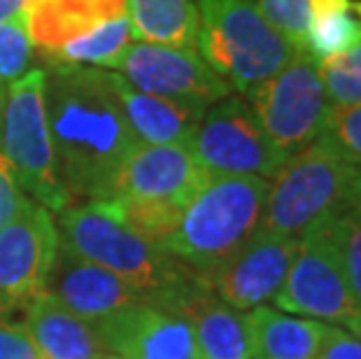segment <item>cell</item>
<instances>
[{
	"mask_svg": "<svg viewBox=\"0 0 361 359\" xmlns=\"http://www.w3.org/2000/svg\"><path fill=\"white\" fill-rule=\"evenodd\" d=\"M44 75V110L61 185L71 201L112 198L121 166L140 140L105 71L49 63Z\"/></svg>",
	"mask_w": 361,
	"mask_h": 359,
	"instance_id": "6da1fadb",
	"label": "cell"
},
{
	"mask_svg": "<svg viewBox=\"0 0 361 359\" xmlns=\"http://www.w3.org/2000/svg\"><path fill=\"white\" fill-rule=\"evenodd\" d=\"M59 236L84 259L103 266L135 292L147 294L159 305L184 287L203 282L201 271L191 269L164 245L128 229L107 201L66 205L59 212Z\"/></svg>",
	"mask_w": 361,
	"mask_h": 359,
	"instance_id": "7a4b0ae2",
	"label": "cell"
},
{
	"mask_svg": "<svg viewBox=\"0 0 361 359\" xmlns=\"http://www.w3.org/2000/svg\"><path fill=\"white\" fill-rule=\"evenodd\" d=\"M268 189L259 175L210 173L164 248L191 269L212 271L259 229Z\"/></svg>",
	"mask_w": 361,
	"mask_h": 359,
	"instance_id": "3957f363",
	"label": "cell"
},
{
	"mask_svg": "<svg viewBox=\"0 0 361 359\" xmlns=\"http://www.w3.org/2000/svg\"><path fill=\"white\" fill-rule=\"evenodd\" d=\"M357 166L319 138L291 154L275 173L259 229L301 238L352 208Z\"/></svg>",
	"mask_w": 361,
	"mask_h": 359,
	"instance_id": "277c9868",
	"label": "cell"
},
{
	"mask_svg": "<svg viewBox=\"0 0 361 359\" xmlns=\"http://www.w3.org/2000/svg\"><path fill=\"white\" fill-rule=\"evenodd\" d=\"M196 49L238 94L247 96L296 54L250 0H194Z\"/></svg>",
	"mask_w": 361,
	"mask_h": 359,
	"instance_id": "5b68a950",
	"label": "cell"
},
{
	"mask_svg": "<svg viewBox=\"0 0 361 359\" xmlns=\"http://www.w3.org/2000/svg\"><path fill=\"white\" fill-rule=\"evenodd\" d=\"M44 68H30L7 84L0 154L10 164L24 194L44 208L61 212L71 196L59 180L54 145L44 110Z\"/></svg>",
	"mask_w": 361,
	"mask_h": 359,
	"instance_id": "8992f818",
	"label": "cell"
},
{
	"mask_svg": "<svg viewBox=\"0 0 361 359\" xmlns=\"http://www.w3.org/2000/svg\"><path fill=\"white\" fill-rule=\"evenodd\" d=\"M245 98L266 135L287 157L319 138L331 110L319 61L308 51H296L282 71L257 84Z\"/></svg>",
	"mask_w": 361,
	"mask_h": 359,
	"instance_id": "52a82bcc",
	"label": "cell"
},
{
	"mask_svg": "<svg viewBox=\"0 0 361 359\" xmlns=\"http://www.w3.org/2000/svg\"><path fill=\"white\" fill-rule=\"evenodd\" d=\"M334 221L301 236V245L273 301L282 312L326 320L352 334L361 322V308L345 280L331 231Z\"/></svg>",
	"mask_w": 361,
	"mask_h": 359,
	"instance_id": "ba28073f",
	"label": "cell"
},
{
	"mask_svg": "<svg viewBox=\"0 0 361 359\" xmlns=\"http://www.w3.org/2000/svg\"><path fill=\"white\" fill-rule=\"evenodd\" d=\"M189 150L207 173L266 180H273L289 159L275 147L252 105L240 96H226L205 110Z\"/></svg>",
	"mask_w": 361,
	"mask_h": 359,
	"instance_id": "9c48e42d",
	"label": "cell"
},
{
	"mask_svg": "<svg viewBox=\"0 0 361 359\" xmlns=\"http://www.w3.org/2000/svg\"><path fill=\"white\" fill-rule=\"evenodd\" d=\"M119 71L128 84L145 94L207 110L231 96V87L219 78L196 49L157 42H133L121 56Z\"/></svg>",
	"mask_w": 361,
	"mask_h": 359,
	"instance_id": "30bf717a",
	"label": "cell"
},
{
	"mask_svg": "<svg viewBox=\"0 0 361 359\" xmlns=\"http://www.w3.org/2000/svg\"><path fill=\"white\" fill-rule=\"evenodd\" d=\"M301 238L257 229L233 255L203 273V285L235 310L264 305L280 292Z\"/></svg>",
	"mask_w": 361,
	"mask_h": 359,
	"instance_id": "8fae6325",
	"label": "cell"
},
{
	"mask_svg": "<svg viewBox=\"0 0 361 359\" xmlns=\"http://www.w3.org/2000/svg\"><path fill=\"white\" fill-rule=\"evenodd\" d=\"M59 248V226L51 210L30 201L0 229V296L35 299L44 294Z\"/></svg>",
	"mask_w": 361,
	"mask_h": 359,
	"instance_id": "7c38bea8",
	"label": "cell"
},
{
	"mask_svg": "<svg viewBox=\"0 0 361 359\" xmlns=\"http://www.w3.org/2000/svg\"><path fill=\"white\" fill-rule=\"evenodd\" d=\"M44 294L54 296L61 305L91 324H98L101 320L133 305L154 303L152 296L135 292L114 273L68 248L61 236L56 257L44 282Z\"/></svg>",
	"mask_w": 361,
	"mask_h": 359,
	"instance_id": "4fadbf2b",
	"label": "cell"
},
{
	"mask_svg": "<svg viewBox=\"0 0 361 359\" xmlns=\"http://www.w3.org/2000/svg\"><path fill=\"white\" fill-rule=\"evenodd\" d=\"M207 175L187 145L140 142L121 166L112 198L126 196L187 208Z\"/></svg>",
	"mask_w": 361,
	"mask_h": 359,
	"instance_id": "5bb4252c",
	"label": "cell"
},
{
	"mask_svg": "<svg viewBox=\"0 0 361 359\" xmlns=\"http://www.w3.org/2000/svg\"><path fill=\"white\" fill-rule=\"evenodd\" d=\"M107 353L121 359H201L189 322L171 308L140 303L96 324Z\"/></svg>",
	"mask_w": 361,
	"mask_h": 359,
	"instance_id": "9a60e30c",
	"label": "cell"
},
{
	"mask_svg": "<svg viewBox=\"0 0 361 359\" xmlns=\"http://www.w3.org/2000/svg\"><path fill=\"white\" fill-rule=\"evenodd\" d=\"M164 308L175 310L194 331L201 359H255V336L245 310H235L219 301L203 282L184 287L168 296Z\"/></svg>",
	"mask_w": 361,
	"mask_h": 359,
	"instance_id": "2e32d148",
	"label": "cell"
},
{
	"mask_svg": "<svg viewBox=\"0 0 361 359\" xmlns=\"http://www.w3.org/2000/svg\"><path fill=\"white\" fill-rule=\"evenodd\" d=\"M105 78L137 140L147 145H187L189 147L205 110L171 101V98L145 94L112 71H105Z\"/></svg>",
	"mask_w": 361,
	"mask_h": 359,
	"instance_id": "e0dca14e",
	"label": "cell"
},
{
	"mask_svg": "<svg viewBox=\"0 0 361 359\" xmlns=\"http://www.w3.org/2000/svg\"><path fill=\"white\" fill-rule=\"evenodd\" d=\"M24 329L44 359H98L107 353L96 324L78 317L49 294L28 301Z\"/></svg>",
	"mask_w": 361,
	"mask_h": 359,
	"instance_id": "ac0fdd59",
	"label": "cell"
},
{
	"mask_svg": "<svg viewBox=\"0 0 361 359\" xmlns=\"http://www.w3.org/2000/svg\"><path fill=\"white\" fill-rule=\"evenodd\" d=\"M124 14L126 0H40L28 12V35L47 59L66 42Z\"/></svg>",
	"mask_w": 361,
	"mask_h": 359,
	"instance_id": "d6986e66",
	"label": "cell"
},
{
	"mask_svg": "<svg viewBox=\"0 0 361 359\" xmlns=\"http://www.w3.org/2000/svg\"><path fill=\"white\" fill-rule=\"evenodd\" d=\"M259 359H317L329 324L257 305L247 312Z\"/></svg>",
	"mask_w": 361,
	"mask_h": 359,
	"instance_id": "ffe728a7",
	"label": "cell"
},
{
	"mask_svg": "<svg viewBox=\"0 0 361 359\" xmlns=\"http://www.w3.org/2000/svg\"><path fill=\"white\" fill-rule=\"evenodd\" d=\"M133 35L140 42L196 49L198 10L194 0H126Z\"/></svg>",
	"mask_w": 361,
	"mask_h": 359,
	"instance_id": "44dd1931",
	"label": "cell"
},
{
	"mask_svg": "<svg viewBox=\"0 0 361 359\" xmlns=\"http://www.w3.org/2000/svg\"><path fill=\"white\" fill-rule=\"evenodd\" d=\"M133 26H130L128 14L110 21H103L89 33H84L75 40L66 42L54 54L47 56L49 63H63V66H87V68H119L121 56L133 44Z\"/></svg>",
	"mask_w": 361,
	"mask_h": 359,
	"instance_id": "7402d4cb",
	"label": "cell"
},
{
	"mask_svg": "<svg viewBox=\"0 0 361 359\" xmlns=\"http://www.w3.org/2000/svg\"><path fill=\"white\" fill-rule=\"evenodd\" d=\"M361 40V24L355 19L352 10L329 14V17L310 19L305 51L319 61H329L345 54Z\"/></svg>",
	"mask_w": 361,
	"mask_h": 359,
	"instance_id": "603a6c76",
	"label": "cell"
},
{
	"mask_svg": "<svg viewBox=\"0 0 361 359\" xmlns=\"http://www.w3.org/2000/svg\"><path fill=\"white\" fill-rule=\"evenodd\" d=\"M319 71L331 105L336 108L361 105V40L345 54L322 61Z\"/></svg>",
	"mask_w": 361,
	"mask_h": 359,
	"instance_id": "cb8c5ba5",
	"label": "cell"
},
{
	"mask_svg": "<svg viewBox=\"0 0 361 359\" xmlns=\"http://www.w3.org/2000/svg\"><path fill=\"white\" fill-rule=\"evenodd\" d=\"M319 140L326 142L348 164L361 168V105L352 108L331 105Z\"/></svg>",
	"mask_w": 361,
	"mask_h": 359,
	"instance_id": "d4e9b609",
	"label": "cell"
},
{
	"mask_svg": "<svg viewBox=\"0 0 361 359\" xmlns=\"http://www.w3.org/2000/svg\"><path fill=\"white\" fill-rule=\"evenodd\" d=\"M259 12L294 51H305L310 26V0H259Z\"/></svg>",
	"mask_w": 361,
	"mask_h": 359,
	"instance_id": "484cf974",
	"label": "cell"
},
{
	"mask_svg": "<svg viewBox=\"0 0 361 359\" xmlns=\"http://www.w3.org/2000/svg\"><path fill=\"white\" fill-rule=\"evenodd\" d=\"M33 61V42L28 35V17L0 21V82L10 84L28 73Z\"/></svg>",
	"mask_w": 361,
	"mask_h": 359,
	"instance_id": "4316f807",
	"label": "cell"
},
{
	"mask_svg": "<svg viewBox=\"0 0 361 359\" xmlns=\"http://www.w3.org/2000/svg\"><path fill=\"white\" fill-rule=\"evenodd\" d=\"M331 231L338 255H341L345 280L361 308V215L355 208H350L334 221Z\"/></svg>",
	"mask_w": 361,
	"mask_h": 359,
	"instance_id": "83f0119b",
	"label": "cell"
},
{
	"mask_svg": "<svg viewBox=\"0 0 361 359\" xmlns=\"http://www.w3.org/2000/svg\"><path fill=\"white\" fill-rule=\"evenodd\" d=\"M0 359H44L24 324L0 320Z\"/></svg>",
	"mask_w": 361,
	"mask_h": 359,
	"instance_id": "f1b7e54d",
	"label": "cell"
},
{
	"mask_svg": "<svg viewBox=\"0 0 361 359\" xmlns=\"http://www.w3.org/2000/svg\"><path fill=\"white\" fill-rule=\"evenodd\" d=\"M28 201L30 198L24 194V189L19 187L10 164L0 154V229L5 224H10V221L26 208Z\"/></svg>",
	"mask_w": 361,
	"mask_h": 359,
	"instance_id": "f546056e",
	"label": "cell"
},
{
	"mask_svg": "<svg viewBox=\"0 0 361 359\" xmlns=\"http://www.w3.org/2000/svg\"><path fill=\"white\" fill-rule=\"evenodd\" d=\"M317 359H361V341L343 327L329 324Z\"/></svg>",
	"mask_w": 361,
	"mask_h": 359,
	"instance_id": "4dcf8cb0",
	"label": "cell"
},
{
	"mask_svg": "<svg viewBox=\"0 0 361 359\" xmlns=\"http://www.w3.org/2000/svg\"><path fill=\"white\" fill-rule=\"evenodd\" d=\"M40 0H0V21H10L17 17H28V12Z\"/></svg>",
	"mask_w": 361,
	"mask_h": 359,
	"instance_id": "1f68e13d",
	"label": "cell"
},
{
	"mask_svg": "<svg viewBox=\"0 0 361 359\" xmlns=\"http://www.w3.org/2000/svg\"><path fill=\"white\" fill-rule=\"evenodd\" d=\"M352 10V0H310V19Z\"/></svg>",
	"mask_w": 361,
	"mask_h": 359,
	"instance_id": "d6a6232c",
	"label": "cell"
},
{
	"mask_svg": "<svg viewBox=\"0 0 361 359\" xmlns=\"http://www.w3.org/2000/svg\"><path fill=\"white\" fill-rule=\"evenodd\" d=\"M352 208L361 215V168H357V178H355V192H352Z\"/></svg>",
	"mask_w": 361,
	"mask_h": 359,
	"instance_id": "836d02e7",
	"label": "cell"
},
{
	"mask_svg": "<svg viewBox=\"0 0 361 359\" xmlns=\"http://www.w3.org/2000/svg\"><path fill=\"white\" fill-rule=\"evenodd\" d=\"M5 91H7V84L0 82V131H3V112H5Z\"/></svg>",
	"mask_w": 361,
	"mask_h": 359,
	"instance_id": "e575fe53",
	"label": "cell"
},
{
	"mask_svg": "<svg viewBox=\"0 0 361 359\" xmlns=\"http://www.w3.org/2000/svg\"><path fill=\"white\" fill-rule=\"evenodd\" d=\"M352 10H355L359 17H361V0H359V3H352Z\"/></svg>",
	"mask_w": 361,
	"mask_h": 359,
	"instance_id": "d590c367",
	"label": "cell"
},
{
	"mask_svg": "<svg viewBox=\"0 0 361 359\" xmlns=\"http://www.w3.org/2000/svg\"><path fill=\"white\" fill-rule=\"evenodd\" d=\"M98 359H121V357H117V355H112V353H105V355H101Z\"/></svg>",
	"mask_w": 361,
	"mask_h": 359,
	"instance_id": "8d00e7d4",
	"label": "cell"
},
{
	"mask_svg": "<svg viewBox=\"0 0 361 359\" xmlns=\"http://www.w3.org/2000/svg\"><path fill=\"white\" fill-rule=\"evenodd\" d=\"M352 334H355V336H357V339L361 341V322L357 324V329H355V331H352Z\"/></svg>",
	"mask_w": 361,
	"mask_h": 359,
	"instance_id": "74e56055",
	"label": "cell"
}]
</instances>
